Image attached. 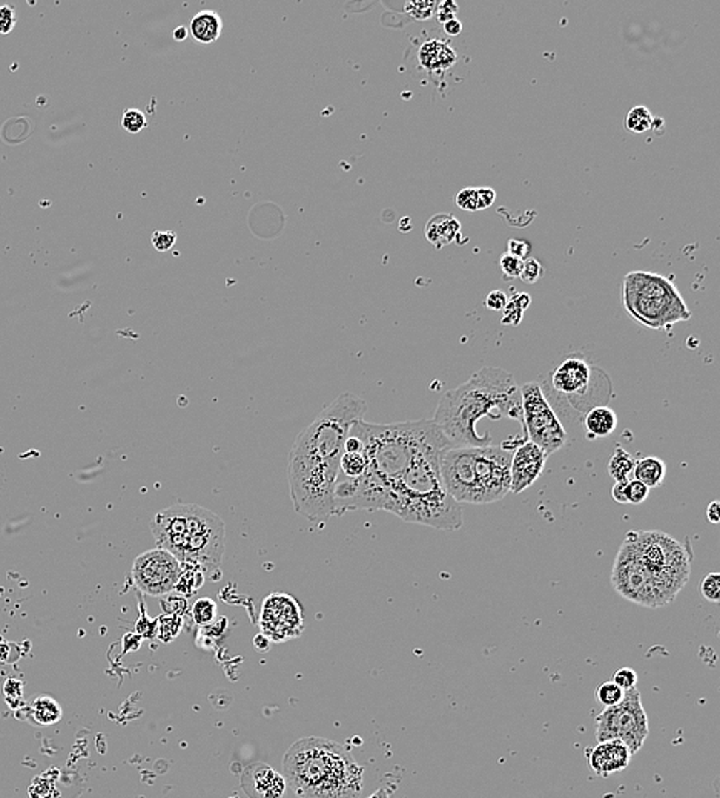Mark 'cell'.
Returning <instances> with one entry per match:
<instances>
[{
  "label": "cell",
  "instance_id": "cell-1",
  "mask_svg": "<svg viewBox=\"0 0 720 798\" xmlns=\"http://www.w3.org/2000/svg\"><path fill=\"white\" fill-rule=\"evenodd\" d=\"M367 404L353 393H341L295 439L289 453L288 482L293 508L310 522L335 516V491L344 441L362 419Z\"/></svg>",
  "mask_w": 720,
  "mask_h": 798
},
{
  "label": "cell",
  "instance_id": "cell-2",
  "mask_svg": "<svg viewBox=\"0 0 720 798\" xmlns=\"http://www.w3.org/2000/svg\"><path fill=\"white\" fill-rule=\"evenodd\" d=\"M364 444L367 467L352 484L335 486V516L353 510H387L393 484L400 479L417 454L435 446L449 447L447 439L433 419L397 424L355 422Z\"/></svg>",
  "mask_w": 720,
  "mask_h": 798
},
{
  "label": "cell",
  "instance_id": "cell-3",
  "mask_svg": "<svg viewBox=\"0 0 720 798\" xmlns=\"http://www.w3.org/2000/svg\"><path fill=\"white\" fill-rule=\"evenodd\" d=\"M519 421L524 429L521 392L512 373L500 367H482L460 387L445 392L435 410L433 422L449 447L495 446L478 433L481 419Z\"/></svg>",
  "mask_w": 720,
  "mask_h": 798
},
{
  "label": "cell",
  "instance_id": "cell-4",
  "mask_svg": "<svg viewBox=\"0 0 720 798\" xmlns=\"http://www.w3.org/2000/svg\"><path fill=\"white\" fill-rule=\"evenodd\" d=\"M283 771L301 798H360L362 791V767L346 747L320 737L293 743Z\"/></svg>",
  "mask_w": 720,
  "mask_h": 798
},
{
  "label": "cell",
  "instance_id": "cell-5",
  "mask_svg": "<svg viewBox=\"0 0 720 798\" xmlns=\"http://www.w3.org/2000/svg\"><path fill=\"white\" fill-rule=\"evenodd\" d=\"M442 446L421 450L393 484L387 510L409 523L456 531L462 527V508L444 486L440 471Z\"/></svg>",
  "mask_w": 720,
  "mask_h": 798
},
{
  "label": "cell",
  "instance_id": "cell-6",
  "mask_svg": "<svg viewBox=\"0 0 720 798\" xmlns=\"http://www.w3.org/2000/svg\"><path fill=\"white\" fill-rule=\"evenodd\" d=\"M157 548L166 550L180 563L196 565L205 579L218 580L226 548L225 522L194 503L172 505L151 522Z\"/></svg>",
  "mask_w": 720,
  "mask_h": 798
},
{
  "label": "cell",
  "instance_id": "cell-7",
  "mask_svg": "<svg viewBox=\"0 0 720 798\" xmlns=\"http://www.w3.org/2000/svg\"><path fill=\"white\" fill-rule=\"evenodd\" d=\"M622 305L639 324L654 330H671L676 322L691 318V312L674 282L648 270H634L625 275Z\"/></svg>",
  "mask_w": 720,
  "mask_h": 798
},
{
  "label": "cell",
  "instance_id": "cell-8",
  "mask_svg": "<svg viewBox=\"0 0 720 798\" xmlns=\"http://www.w3.org/2000/svg\"><path fill=\"white\" fill-rule=\"evenodd\" d=\"M632 545L639 559L644 562L665 593L674 600L689 578L691 570V550L656 530L628 531L625 539Z\"/></svg>",
  "mask_w": 720,
  "mask_h": 798
},
{
  "label": "cell",
  "instance_id": "cell-9",
  "mask_svg": "<svg viewBox=\"0 0 720 798\" xmlns=\"http://www.w3.org/2000/svg\"><path fill=\"white\" fill-rule=\"evenodd\" d=\"M650 726L642 706L641 692L632 688L624 692V699L608 706L596 717L597 743L607 740H621L634 755L644 746Z\"/></svg>",
  "mask_w": 720,
  "mask_h": 798
},
{
  "label": "cell",
  "instance_id": "cell-10",
  "mask_svg": "<svg viewBox=\"0 0 720 798\" xmlns=\"http://www.w3.org/2000/svg\"><path fill=\"white\" fill-rule=\"evenodd\" d=\"M612 583L617 594L647 608H659L673 602L627 541L622 542L614 559Z\"/></svg>",
  "mask_w": 720,
  "mask_h": 798
},
{
  "label": "cell",
  "instance_id": "cell-11",
  "mask_svg": "<svg viewBox=\"0 0 720 798\" xmlns=\"http://www.w3.org/2000/svg\"><path fill=\"white\" fill-rule=\"evenodd\" d=\"M524 430L527 439L541 447L547 456L561 450L569 436L559 416L547 399L539 382L532 381L519 387Z\"/></svg>",
  "mask_w": 720,
  "mask_h": 798
},
{
  "label": "cell",
  "instance_id": "cell-12",
  "mask_svg": "<svg viewBox=\"0 0 720 798\" xmlns=\"http://www.w3.org/2000/svg\"><path fill=\"white\" fill-rule=\"evenodd\" d=\"M512 454L501 446L473 447L476 505L498 502L510 493Z\"/></svg>",
  "mask_w": 720,
  "mask_h": 798
},
{
  "label": "cell",
  "instance_id": "cell-13",
  "mask_svg": "<svg viewBox=\"0 0 720 798\" xmlns=\"http://www.w3.org/2000/svg\"><path fill=\"white\" fill-rule=\"evenodd\" d=\"M180 576L181 563L171 553L161 548L140 554L131 568V579L134 587L154 598L176 591Z\"/></svg>",
  "mask_w": 720,
  "mask_h": 798
},
{
  "label": "cell",
  "instance_id": "cell-14",
  "mask_svg": "<svg viewBox=\"0 0 720 798\" xmlns=\"http://www.w3.org/2000/svg\"><path fill=\"white\" fill-rule=\"evenodd\" d=\"M303 628V610L295 598L285 593H273L263 600L260 630L269 642L280 643L297 639Z\"/></svg>",
  "mask_w": 720,
  "mask_h": 798
},
{
  "label": "cell",
  "instance_id": "cell-15",
  "mask_svg": "<svg viewBox=\"0 0 720 798\" xmlns=\"http://www.w3.org/2000/svg\"><path fill=\"white\" fill-rule=\"evenodd\" d=\"M545 451L536 444L525 441L512 454L510 491L519 494L539 479L547 462Z\"/></svg>",
  "mask_w": 720,
  "mask_h": 798
},
{
  "label": "cell",
  "instance_id": "cell-16",
  "mask_svg": "<svg viewBox=\"0 0 720 798\" xmlns=\"http://www.w3.org/2000/svg\"><path fill=\"white\" fill-rule=\"evenodd\" d=\"M594 369L588 364L585 358L572 355L561 362L552 375V387L556 393L567 398L585 397V392L590 389Z\"/></svg>",
  "mask_w": 720,
  "mask_h": 798
},
{
  "label": "cell",
  "instance_id": "cell-17",
  "mask_svg": "<svg viewBox=\"0 0 720 798\" xmlns=\"http://www.w3.org/2000/svg\"><path fill=\"white\" fill-rule=\"evenodd\" d=\"M633 754L621 740L599 742L588 754V763L592 769L601 777H608L624 771L630 763Z\"/></svg>",
  "mask_w": 720,
  "mask_h": 798
},
{
  "label": "cell",
  "instance_id": "cell-18",
  "mask_svg": "<svg viewBox=\"0 0 720 798\" xmlns=\"http://www.w3.org/2000/svg\"><path fill=\"white\" fill-rule=\"evenodd\" d=\"M461 232V223L452 214H438L433 215L427 225H425L424 234L435 249H442L452 241L458 238Z\"/></svg>",
  "mask_w": 720,
  "mask_h": 798
},
{
  "label": "cell",
  "instance_id": "cell-19",
  "mask_svg": "<svg viewBox=\"0 0 720 798\" xmlns=\"http://www.w3.org/2000/svg\"><path fill=\"white\" fill-rule=\"evenodd\" d=\"M418 58L422 68L433 73V71L450 69L456 63V53L447 42L429 40L420 48Z\"/></svg>",
  "mask_w": 720,
  "mask_h": 798
},
{
  "label": "cell",
  "instance_id": "cell-20",
  "mask_svg": "<svg viewBox=\"0 0 720 798\" xmlns=\"http://www.w3.org/2000/svg\"><path fill=\"white\" fill-rule=\"evenodd\" d=\"M250 774L253 789L257 791L258 797L261 798H283L286 792V780L285 777L273 771L272 767L266 764H257L252 767Z\"/></svg>",
  "mask_w": 720,
  "mask_h": 798
},
{
  "label": "cell",
  "instance_id": "cell-21",
  "mask_svg": "<svg viewBox=\"0 0 720 798\" xmlns=\"http://www.w3.org/2000/svg\"><path fill=\"white\" fill-rule=\"evenodd\" d=\"M584 426L588 438H605L617 427L616 411L607 406H594L585 413Z\"/></svg>",
  "mask_w": 720,
  "mask_h": 798
},
{
  "label": "cell",
  "instance_id": "cell-22",
  "mask_svg": "<svg viewBox=\"0 0 720 798\" xmlns=\"http://www.w3.org/2000/svg\"><path fill=\"white\" fill-rule=\"evenodd\" d=\"M221 29H223L221 17L216 11H211V9H205V11L197 13L189 24L191 36L194 37L196 42L205 45L217 42L218 37L221 36Z\"/></svg>",
  "mask_w": 720,
  "mask_h": 798
},
{
  "label": "cell",
  "instance_id": "cell-23",
  "mask_svg": "<svg viewBox=\"0 0 720 798\" xmlns=\"http://www.w3.org/2000/svg\"><path fill=\"white\" fill-rule=\"evenodd\" d=\"M666 476V464L656 456H647L636 461L633 478L641 481L648 488L661 487Z\"/></svg>",
  "mask_w": 720,
  "mask_h": 798
},
{
  "label": "cell",
  "instance_id": "cell-24",
  "mask_svg": "<svg viewBox=\"0 0 720 798\" xmlns=\"http://www.w3.org/2000/svg\"><path fill=\"white\" fill-rule=\"evenodd\" d=\"M612 496L617 503L641 505L650 496V488L641 481L632 478L624 482H616L612 490Z\"/></svg>",
  "mask_w": 720,
  "mask_h": 798
},
{
  "label": "cell",
  "instance_id": "cell-25",
  "mask_svg": "<svg viewBox=\"0 0 720 798\" xmlns=\"http://www.w3.org/2000/svg\"><path fill=\"white\" fill-rule=\"evenodd\" d=\"M31 715L34 722L40 726L56 725L62 719V708H60V705L53 697L39 695L31 705Z\"/></svg>",
  "mask_w": 720,
  "mask_h": 798
},
{
  "label": "cell",
  "instance_id": "cell-26",
  "mask_svg": "<svg viewBox=\"0 0 720 798\" xmlns=\"http://www.w3.org/2000/svg\"><path fill=\"white\" fill-rule=\"evenodd\" d=\"M634 464H636V459L632 456L630 453H628L622 447H617L613 451L610 461H608V474H610V476L616 482H624V481L632 479Z\"/></svg>",
  "mask_w": 720,
  "mask_h": 798
},
{
  "label": "cell",
  "instance_id": "cell-27",
  "mask_svg": "<svg viewBox=\"0 0 720 798\" xmlns=\"http://www.w3.org/2000/svg\"><path fill=\"white\" fill-rule=\"evenodd\" d=\"M625 126L633 134H642L654 126L651 111L647 106H634L627 116Z\"/></svg>",
  "mask_w": 720,
  "mask_h": 798
},
{
  "label": "cell",
  "instance_id": "cell-28",
  "mask_svg": "<svg viewBox=\"0 0 720 798\" xmlns=\"http://www.w3.org/2000/svg\"><path fill=\"white\" fill-rule=\"evenodd\" d=\"M192 618H194L196 623L200 626H206L212 623L217 618V603L209 598H203L197 600L194 608H192Z\"/></svg>",
  "mask_w": 720,
  "mask_h": 798
},
{
  "label": "cell",
  "instance_id": "cell-29",
  "mask_svg": "<svg viewBox=\"0 0 720 798\" xmlns=\"http://www.w3.org/2000/svg\"><path fill=\"white\" fill-rule=\"evenodd\" d=\"M624 690H621L614 682H605L596 690V699L602 703L605 708L617 705L624 699Z\"/></svg>",
  "mask_w": 720,
  "mask_h": 798
},
{
  "label": "cell",
  "instance_id": "cell-30",
  "mask_svg": "<svg viewBox=\"0 0 720 798\" xmlns=\"http://www.w3.org/2000/svg\"><path fill=\"white\" fill-rule=\"evenodd\" d=\"M121 126L131 134H138L146 128V117L138 109H126L121 117Z\"/></svg>",
  "mask_w": 720,
  "mask_h": 798
},
{
  "label": "cell",
  "instance_id": "cell-31",
  "mask_svg": "<svg viewBox=\"0 0 720 798\" xmlns=\"http://www.w3.org/2000/svg\"><path fill=\"white\" fill-rule=\"evenodd\" d=\"M701 593L704 599L708 602L717 603L720 600V574L719 573H708L702 583H701Z\"/></svg>",
  "mask_w": 720,
  "mask_h": 798
},
{
  "label": "cell",
  "instance_id": "cell-32",
  "mask_svg": "<svg viewBox=\"0 0 720 798\" xmlns=\"http://www.w3.org/2000/svg\"><path fill=\"white\" fill-rule=\"evenodd\" d=\"M544 275V267L539 261L533 257H529L524 260V265H522V272L519 278L527 282V285H534V282L539 281Z\"/></svg>",
  "mask_w": 720,
  "mask_h": 798
},
{
  "label": "cell",
  "instance_id": "cell-33",
  "mask_svg": "<svg viewBox=\"0 0 720 798\" xmlns=\"http://www.w3.org/2000/svg\"><path fill=\"white\" fill-rule=\"evenodd\" d=\"M436 5H438V4L430 2V0H422V2H409V4H405V13L412 16L413 19H417V20H427L435 14Z\"/></svg>",
  "mask_w": 720,
  "mask_h": 798
},
{
  "label": "cell",
  "instance_id": "cell-34",
  "mask_svg": "<svg viewBox=\"0 0 720 798\" xmlns=\"http://www.w3.org/2000/svg\"><path fill=\"white\" fill-rule=\"evenodd\" d=\"M522 265H524V260L516 258L510 254H504L500 258V267H501V272L504 274V278H507V280L519 278L521 272H522Z\"/></svg>",
  "mask_w": 720,
  "mask_h": 798
},
{
  "label": "cell",
  "instance_id": "cell-35",
  "mask_svg": "<svg viewBox=\"0 0 720 798\" xmlns=\"http://www.w3.org/2000/svg\"><path fill=\"white\" fill-rule=\"evenodd\" d=\"M524 317V310L522 307L518 305V301L514 300V297L507 302L505 309L502 310V324L505 326H519L521 321Z\"/></svg>",
  "mask_w": 720,
  "mask_h": 798
},
{
  "label": "cell",
  "instance_id": "cell-36",
  "mask_svg": "<svg viewBox=\"0 0 720 798\" xmlns=\"http://www.w3.org/2000/svg\"><path fill=\"white\" fill-rule=\"evenodd\" d=\"M456 205H458L462 210H480L478 208V192H476L475 188H465L461 192H458V195H456Z\"/></svg>",
  "mask_w": 720,
  "mask_h": 798
},
{
  "label": "cell",
  "instance_id": "cell-37",
  "mask_svg": "<svg viewBox=\"0 0 720 798\" xmlns=\"http://www.w3.org/2000/svg\"><path fill=\"white\" fill-rule=\"evenodd\" d=\"M152 246L156 247V250L158 252H166L169 249H172V246L176 245L177 237H176V232L172 230H157L154 232V235H152Z\"/></svg>",
  "mask_w": 720,
  "mask_h": 798
},
{
  "label": "cell",
  "instance_id": "cell-38",
  "mask_svg": "<svg viewBox=\"0 0 720 798\" xmlns=\"http://www.w3.org/2000/svg\"><path fill=\"white\" fill-rule=\"evenodd\" d=\"M613 682L619 686L621 690L628 691L632 688H636V683H637V674L634 670L632 668H621L617 670L614 677H613Z\"/></svg>",
  "mask_w": 720,
  "mask_h": 798
},
{
  "label": "cell",
  "instance_id": "cell-39",
  "mask_svg": "<svg viewBox=\"0 0 720 798\" xmlns=\"http://www.w3.org/2000/svg\"><path fill=\"white\" fill-rule=\"evenodd\" d=\"M16 25V11L13 6L2 5L0 6V34L11 33Z\"/></svg>",
  "mask_w": 720,
  "mask_h": 798
},
{
  "label": "cell",
  "instance_id": "cell-40",
  "mask_svg": "<svg viewBox=\"0 0 720 798\" xmlns=\"http://www.w3.org/2000/svg\"><path fill=\"white\" fill-rule=\"evenodd\" d=\"M22 686H24L22 682L17 679L6 680L4 686V692L9 706H14V702H22Z\"/></svg>",
  "mask_w": 720,
  "mask_h": 798
},
{
  "label": "cell",
  "instance_id": "cell-41",
  "mask_svg": "<svg viewBox=\"0 0 720 798\" xmlns=\"http://www.w3.org/2000/svg\"><path fill=\"white\" fill-rule=\"evenodd\" d=\"M435 13H436V19L444 25L445 22H449V20H453L455 16L458 14V5L452 2V0H447V2L436 5Z\"/></svg>",
  "mask_w": 720,
  "mask_h": 798
},
{
  "label": "cell",
  "instance_id": "cell-42",
  "mask_svg": "<svg viewBox=\"0 0 720 798\" xmlns=\"http://www.w3.org/2000/svg\"><path fill=\"white\" fill-rule=\"evenodd\" d=\"M507 302H509V298H507V295L504 294L502 290H492L485 298L487 309L495 310V312H502L507 306Z\"/></svg>",
  "mask_w": 720,
  "mask_h": 798
},
{
  "label": "cell",
  "instance_id": "cell-43",
  "mask_svg": "<svg viewBox=\"0 0 720 798\" xmlns=\"http://www.w3.org/2000/svg\"><path fill=\"white\" fill-rule=\"evenodd\" d=\"M507 254H510L516 258H521L525 260L529 258L530 254V243L529 241H524V240H510L509 241V252Z\"/></svg>",
  "mask_w": 720,
  "mask_h": 798
},
{
  "label": "cell",
  "instance_id": "cell-44",
  "mask_svg": "<svg viewBox=\"0 0 720 798\" xmlns=\"http://www.w3.org/2000/svg\"><path fill=\"white\" fill-rule=\"evenodd\" d=\"M478 192V208L480 210L490 208L496 200V192L492 188H476Z\"/></svg>",
  "mask_w": 720,
  "mask_h": 798
},
{
  "label": "cell",
  "instance_id": "cell-45",
  "mask_svg": "<svg viewBox=\"0 0 720 798\" xmlns=\"http://www.w3.org/2000/svg\"><path fill=\"white\" fill-rule=\"evenodd\" d=\"M706 519H708V522H711V523H714V525L720 522V502L713 501L711 503L708 505V508H706Z\"/></svg>",
  "mask_w": 720,
  "mask_h": 798
},
{
  "label": "cell",
  "instance_id": "cell-46",
  "mask_svg": "<svg viewBox=\"0 0 720 798\" xmlns=\"http://www.w3.org/2000/svg\"><path fill=\"white\" fill-rule=\"evenodd\" d=\"M444 31L447 33L449 36H458V34H461V31H462V24L460 22V20H456V19L449 20V22H445V24H444Z\"/></svg>",
  "mask_w": 720,
  "mask_h": 798
},
{
  "label": "cell",
  "instance_id": "cell-47",
  "mask_svg": "<svg viewBox=\"0 0 720 798\" xmlns=\"http://www.w3.org/2000/svg\"><path fill=\"white\" fill-rule=\"evenodd\" d=\"M188 37V28L186 26H178L174 29V39L177 42H183V40Z\"/></svg>",
  "mask_w": 720,
  "mask_h": 798
},
{
  "label": "cell",
  "instance_id": "cell-48",
  "mask_svg": "<svg viewBox=\"0 0 720 798\" xmlns=\"http://www.w3.org/2000/svg\"><path fill=\"white\" fill-rule=\"evenodd\" d=\"M369 798H389V794L385 789H380V791L375 792L373 795H370Z\"/></svg>",
  "mask_w": 720,
  "mask_h": 798
}]
</instances>
